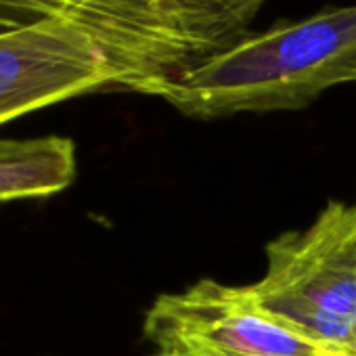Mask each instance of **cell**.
<instances>
[{"mask_svg": "<svg viewBox=\"0 0 356 356\" xmlns=\"http://www.w3.org/2000/svg\"><path fill=\"white\" fill-rule=\"evenodd\" d=\"M264 0H143L149 97L252 34Z\"/></svg>", "mask_w": 356, "mask_h": 356, "instance_id": "obj_5", "label": "cell"}, {"mask_svg": "<svg viewBox=\"0 0 356 356\" xmlns=\"http://www.w3.org/2000/svg\"><path fill=\"white\" fill-rule=\"evenodd\" d=\"M109 7L111 0H0V36L51 17H78L97 32Z\"/></svg>", "mask_w": 356, "mask_h": 356, "instance_id": "obj_7", "label": "cell"}, {"mask_svg": "<svg viewBox=\"0 0 356 356\" xmlns=\"http://www.w3.org/2000/svg\"><path fill=\"white\" fill-rule=\"evenodd\" d=\"M250 296L300 331L356 354V202H331L312 225L266 245Z\"/></svg>", "mask_w": 356, "mask_h": 356, "instance_id": "obj_2", "label": "cell"}, {"mask_svg": "<svg viewBox=\"0 0 356 356\" xmlns=\"http://www.w3.org/2000/svg\"><path fill=\"white\" fill-rule=\"evenodd\" d=\"M153 354L189 356H356L333 348L260 306L245 285L204 279L159 296L145 316Z\"/></svg>", "mask_w": 356, "mask_h": 356, "instance_id": "obj_3", "label": "cell"}, {"mask_svg": "<svg viewBox=\"0 0 356 356\" xmlns=\"http://www.w3.org/2000/svg\"><path fill=\"white\" fill-rule=\"evenodd\" d=\"M153 356H189V354H153Z\"/></svg>", "mask_w": 356, "mask_h": 356, "instance_id": "obj_9", "label": "cell"}, {"mask_svg": "<svg viewBox=\"0 0 356 356\" xmlns=\"http://www.w3.org/2000/svg\"><path fill=\"white\" fill-rule=\"evenodd\" d=\"M120 90V76L78 17H51L0 36V126L92 92Z\"/></svg>", "mask_w": 356, "mask_h": 356, "instance_id": "obj_4", "label": "cell"}, {"mask_svg": "<svg viewBox=\"0 0 356 356\" xmlns=\"http://www.w3.org/2000/svg\"><path fill=\"white\" fill-rule=\"evenodd\" d=\"M343 82H356V55L348 61V65L341 70V84Z\"/></svg>", "mask_w": 356, "mask_h": 356, "instance_id": "obj_8", "label": "cell"}, {"mask_svg": "<svg viewBox=\"0 0 356 356\" xmlns=\"http://www.w3.org/2000/svg\"><path fill=\"white\" fill-rule=\"evenodd\" d=\"M76 178V145L65 136L0 138V204L49 197Z\"/></svg>", "mask_w": 356, "mask_h": 356, "instance_id": "obj_6", "label": "cell"}, {"mask_svg": "<svg viewBox=\"0 0 356 356\" xmlns=\"http://www.w3.org/2000/svg\"><path fill=\"white\" fill-rule=\"evenodd\" d=\"M354 55L356 5L331 7L252 32L168 84L157 97L202 120L302 109L341 84V70Z\"/></svg>", "mask_w": 356, "mask_h": 356, "instance_id": "obj_1", "label": "cell"}]
</instances>
